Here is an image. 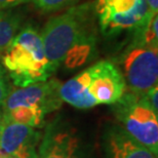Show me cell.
I'll list each match as a JSON object with an SVG mask.
<instances>
[{
    "label": "cell",
    "instance_id": "obj_8",
    "mask_svg": "<svg viewBox=\"0 0 158 158\" xmlns=\"http://www.w3.org/2000/svg\"><path fill=\"white\" fill-rule=\"evenodd\" d=\"M61 82L56 79L37 82L28 86L20 87L8 93L2 105V112L17 107H34L41 109L46 114L56 111L62 105L60 97Z\"/></svg>",
    "mask_w": 158,
    "mask_h": 158
},
{
    "label": "cell",
    "instance_id": "obj_17",
    "mask_svg": "<svg viewBox=\"0 0 158 158\" xmlns=\"http://www.w3.org/2000/svg\"><path fill=\"white\" fill-rule=\"evenodd\" d=\"M146 3L148 5L149 10L152 12V14L156 15L158 10V0H146Z\"/></svg>",
    "mask_w": 158,
    "mask_h": 158
},
{
    "label": "cell",
    "instance_id": "obj_15",
    "mask_svg": "<svg viewBox=\"0 0 158 158\" xmlns=\"http://www.w3.org/2000/svg\"><path fill=\"white\" fill-rule=\"evenodd\" d=\"M7 96H8L7 84H6L4 74H3V72L1 71V69H0V110H1L3 103H4V101Z\"/></svg>",
    "mask_w": 158,
    "mask_h": 158
},
{
    "label": "cell",
    "instance_id": "obj_2",
    "mask_svg": "<svg viewBox=\"0 0 158 158\" xmlns=\"http://www.w3.org/2000/svg\"><path fill=\"white\" fill-rule=\"evenodd\" d=\"M125 89L119 69L111 62L101 61L61 84L60 97L77 109H90L101 104H115Z\"/></svg>",
    "mask_w": 158,
    "mask_h": 158
},
{
    "label": "cell",
    "instance_id": "obj_11",
    "mask_svg": "<svg viewBox=\"0 0 158 158\" xmlns=\"http://www.w3.org/2000/svg\"><path fill=\"white\" fill-rule=\"evenodd\" d=\"M4 122H15L34 128L43 127L46 113L34 107H17L9 111L2 112Z\"/></svg>",
    "mask_w": 158,
    "mask_h": 158
},
{
    "label": "cell",
    "instance_id": "obj_13",
    "mask_svg": "<svg viewBox=\"0 0 158 158\" xmlns=\"http://www.w3.org/2000/svg\"><path fill=\"white\" fill-rule=\"evenodd\" d=\"M35 5L45 12L56 11L72 4L76 0H32Z\"/></svg>",
    "mask_w": 158,
    "mask_h": 158
},
{
    "label": "cell",
    "instance_id": "obj_5",
    "mask_svg": "<svg viewBox=\"0 0 158 158\" xmlns=\"http://www.w3.org/2000/svg\"><path fill=\"white\" fill-rule=\"evenodd\" d=\"M120 65L126 87L131 93L144 94L158 80L157 46L132 43L120 58Z\"/></svg>",
    "mask_w": 158,
    "mask_h": 158
},
{
    "label": "cell",
    "instance_id": "obj_6",
    "mask_svg": "<svg viewBox=\"0 0 158 158\" xmlns=\"http://www.w3.org/2000/svg\"><path fill=\"white\" fill-rule=\"evenodd\" d=\"M96 10L104 34L138 30L154 15L148 8L146 0H99Z\"/></svg>",
    "mask_w": 158,
    "mask_h": 158
},
{
    "label": "cell",
    "instance_id": "obj_16",
    "mask_svg": "<svg viewBox=\"0 0 158 158\" xmlns=\"http://www.w3.org/2000/svg\"><path fill=\"white\" fill-rule=\"evenodd\" d=\"M28 1H31V0H0V9L15 7V6L23 4Z\"/></svg>",
    "mask_w": 158,
    "mask_h": 158
},
{
    "label": "cell",
    "instance_id": "obj_18",
    "mask_svg": "<svg viewBox=\"0 0 158 158\" xmlns=\"http://www.w3.org/2000/svg\"><path fill=\"white\" fill-rule=\"evenodd\" d=\"M3 124H4V119H3V114H2V111L0 110V131L3 127Z\"/></svg>",
    "mask_w": 158,
    "mask_h": 158
},
{
    "label": "cell",
    "instance_id": "obj_4",
    "mask_svg": "<svg viewBox=\"0 0 158 158\" xmlns=\"http://www.w3.org/2000/svg\"><path fill=\"white\" fill-rule=\"evenodd\" d=\"M115 116L126 134L148 148L155 155L158 153V114L144 102L142 94L124 93L116 102Z\"/></svg>",
    "mask_w": 158,
    "mask_h": 158
},
{
    "label": "cell",
    "instance_id": "obj_20",
    "mask_svg": "<svg viewBox=\"0 0 158 158\" xmlns=\"http://www.w3.org/2000/svg\"><path fill=\"white\" fill-rule=\"evenodd\" d=\"M7 158H12V157H10V156H8V157H7Z\"/></svg>",
    "mask_w": 158,
    "mask_h": 158
},
{
    "label": "cell",
    "instance_id": "obj_19",
    "mask_svg": "<svg viewBox=\"0 0 158 158\" xmlns=\"http://www.w3.org/2000/svg\"><path fill=\"white\" fill-rule=\"evenodd\" d=\"M8 156L7 155H6V154L5 153H3L2 152V151L1 150H0V158H7Z\"/></svg>",
    "mask_w": 158,
    "mask_h": 158
},
{
    "label": "cell",
    "instance_id": "obj_14",
    "mask_svg": "<svg viewBox=\"0 0 158 158\" xmlns=\"http://www.w3.org/2000/svg\"><path fill=\"white\" fill-rule=\"evenodd\" d=\"M144 102L153 110L154 112L158 114V88L157 86L152 87L146 94H142Z\"/></svg>",
    "mask_w": 158,
    "mask_h": 158
},
{
    "label": "cell",
    "instance_id": "obj_12",
    "mask_svg": "<svg viewBox=\"0 0 158 158\" xmlns=\"http://www.w3.org/2000/svg\"><path fill=\"white\" fill-rule=\"evenodd\" d=\"M21 26L18 15L0 9V50H5L17 36Z\"/></svg>",
    "mask_w": 158,
    "mask_h": 158
},
{
    "label": "cell",
    "instance_id": "obj_1",
    "mask_svg": "<svg viewBox=\"0 0 158 158\" xmlns=\"http://www.w3.org/2000/svg\"><path fill=\"white\" fill-rule=\"evenodd\" d=\"M40 35L52 72L62 65L70 70L80 67L96 49L88 5L73 7L50 19Z\"/></svg>",
    "mask_w": 158,
    "mask_h": 158
},
{
    "label": "cell",
    "instance_id": "obj_9",
    "mask_svg": "<svg viewBox=\"0 0 158 158\" xmlns=\"http://www.w3.org/2000/svg\"><path fill=\"white\" fill-rule=\"evenodd\" d=\"M42 132L15 122H4L0 131V150L12 158H38Z\"/></svg>",
    "mask_w": 158,
    "mask_h": 158
},
{
    "label": "cell",
    "instance_id": "obj_3",
    "mask_svg": "<svg viewBox=\"0 0 158 158\" xmlns=\"http://www.w3.org/2000/svg\"><path fill=\"white\" fill-rule=\"evenodd\" d=\"M2 63L15 86L46 81L53 73L46 58L41 35L32 27L17 34L4 50Z\"/></svg>",
    "mask_w": 158,
    "mask_h": 158
},
{
    "label": "cell",
    "instance_id": "obj_7",
    "mask_svg": "<svg viewBox=\"0 0 158 158\" xmlns=\"http://www.w3.org/2000/svg\"><path fill=\"white\" fill-rule=\"evenodd\" d=\"M38 158H89L88 147L76 128L61 119L45 127Z\"/></svg>",
    "mask_w": 158,
    "mask_h": 158
},
{
    "label": "cell",
    "instance_id": "obj_10",
    "mask_svg": "<svg viewBox=\"0 0 158 158\" xmlns=\"http://www.w3.org/2000/svg\"><path fill=\"white\" fill-rule=\"evenodd\" d=\"M102 144L105 158H157V155L135 141L118 125L106 129Z\"/></svg>",
    "mask_w": 158,
    "mask_h": 158
}]
</instances>
